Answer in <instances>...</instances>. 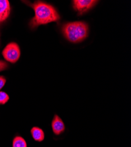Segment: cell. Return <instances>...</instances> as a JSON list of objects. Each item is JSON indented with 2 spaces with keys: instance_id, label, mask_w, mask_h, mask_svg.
<instances>
[{
  "instance_id": "6",
  "label": "cell",
  "mask_w": 131,
  "mask_h": 147,
  "mask_svg": "<svg viewBox=\"0 0 131 147\" xmlns=\"http://www.w3.org/2000/svg\"><path fill=\"white\" fill-rule=\"evenodd\" d=\"M10 5L8 0H0V22L5 21L10 14Z\"/></svg>"
},
{
  "instance_id": "10",
  "label": "cell",
  "mask_w": 131,
  "mask_h": 147,
  "mask_svg": "<svg viewBox=\"0 0 131 147\" xmlns=\"http://www.w3.org/2000/svg\"><path fill=\"white\" fill-rule=\"evenodd\" d=\"M8 65L7 63H6L5 61L0 60V71H2L8 68Z\"/></svg>"
},
{
  "instance_id": "11",
  "label": "cell",
  "mask_w": 131,
  "mask_h": 147,
  "mask_svg": "<svg viewBox=\"0 0 131 147\" xmlns=\"http://www.w3.org/2000/svg\"><path fill=\"white\" fill-rule=\"evenodd\" d=\"M6 83V79L3 76H0V90H1Z\"/></svg>"
},
{
  "instance_id": "1",
  "label": "cell",
  "mask_w": 131,
  "mask_h": 147,
  "mask_svg": "<svg viewBox=\"0 0 131 147\" xmlns=\"http://www.w3.org/2000/svg\"><path fill=\"white\" fill-rule=\"evenodd\" d=\"M30 5L35 12L34 17L29 23V26L31 29L51 22H57L60 20V16L56 9L49 4L37 1L33 4H30Z\"/></svg>"
},
{
  "instance_id": "2",
  "label": "cell",
  "mask_w": 131,
  "mask_h": 147,
  "mask_svg": "<svg viewBox=\"0 0 131 147\" xmlns=\"http://www.w3.org/2000/svg\"><path fill=\"white\" fill-rule=\"evenodd\" d=\"M62 32L69 42L79 43L88 36L89 27L88 24L84 21L69 22L62 26Z\"/></svg>"
},
{
  "instance_id": "4",
  "label": "cell",
  "mask_w": 131,
  "mask_h": 147,
  "mask_svg": "<svg viewBox=\"0 0 131 147\" xmlns=\"http://www.w3.org/2000/svg\"><path fill=\"white\" fill-rule=\"evenodd\" d=\"M98 2L95 0H74L73 1V8L79 16H82L92 8Z\"/></svg>"
},
{
  "instance_id": "5",
  "label": "cell",
  "mask_w": 131,
  "mask_h": 147,
  "mask_svg": "<svg viewBox=\"0 0 131 147\" xmlns=\"http://www.w3.org/2000/svg\"><path fill=\"white\" fill-rule=\"evenodd\" d=\"M51 128L53 133L56 136H60L65 131V125L63 120L57 114L54 116L52 120Z\"/></svg>"
},
{
  "instance_id": "8",
  "label": "cell",
  "mask_w": 131,
  "mask_h": 147,
  "mask_svg": "<svg viewBox=\"0 0 131 147\" xmlns=\"http://www.w3.org/2000/svg\"><path fill=\"white\" fill-rule=\"evenodd\" d=\"M13 147H27L26 141L21 136H16L13 141Z\"/></svg>"
},
{
  "instance_id": "7",
  "label": "cell",
  "mask_w": 131,
  "mask_h": 147,
  "mask_svg": "<svg viewBox=\"0 0 131 147\" xmlns=\"http://www.w3.org/2000/svg\"><path fill=\"white\" fill-rule=\"evenodd\" d=\"M31 134L33 139L37 142H42L45 139L44 131L40 127H34L31 129Z\"/></svg>"
},
{
  "instance_id": "9",
  "label": "cell",
  "mask_w": 131,
  "mask_h": 147,
  "mask_svg": "<svg viewBox=\"0 0 131 147\" xmlns=\"http://www.w3.org/2000/svg\"><path fill=\"white\" fill-rule=\"evenodd\" d=\"M9 95L4 91H0V105L5 104L9 100Z\"/></svg>"
},
{
  "instance_id": "3",
  "label": "cell",
  "mask_w": 131,
  "mask_h": 147,
  "mask_svg": "<svg viewBox=\"0 0 131 147\" xmlns=\"http://www.w3.org/2000/svg\"><path fill=\"white\" fill-rule=\"evenodd\" d=\"M2 54L5 60L14 64L20 57V48L16 42H10L4 48Z\"/></svg>"
}]
</instances>
